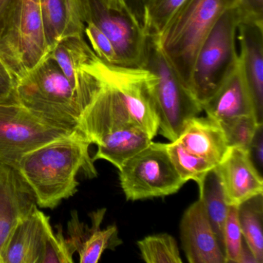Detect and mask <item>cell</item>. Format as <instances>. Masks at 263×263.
I'll use <instances>...</instances> for the list:
<instances>
[{"label":"cell","instance_id":"obj_1","mask_svg":"<svg viewBox=\"0 0 263 263\" xmlns=\"http://www.w3.org/2000/svg\"><path fill=\"white\" fill-rule=\"evenodd\" d=\"M90 143L75 128L70 135L47 143L20 160L15 169L30 187L36 204L53 209L78 192V174L97 176Z\"/></svg>","mask_w":263,"mask_h":263},{"label":"cell","instance_id":"obj_2","mask_svg":"<svg viewBox=\"0 0 263 263\" xmlns=\"http://www.w3.org/2000/svg\"><path fill=\"white\" fill-rule=\"evenodd\" d=\"M97 95L75 87L50 57L16 81L20 104L70 128H76Z\"/></svg>","mask_w":263,"mask_h":263},{"label":"cell","instance_id":"obj_3","mask_svg":"<svg viewBox=\"0 0 263 263\" xmlns=\"http://www.w3.org/2000/svg\"><path fill=\"white\" fill-rule=\"evenodd\" d=\"M238 0H186L162 31L150 36L189 89L197 54L215 23Z\"/></svg>","mask_w":263,"mask_h":263},{"label":"cell","instance_id":"obj_4","mask_svg":"<svg viewBox=\"0 0 263 263\" xmlns=\"http://www.w3.org/2000/svg\"><path fill=\"white\" fill-rule=\"evenodd\" d=\"M241 22L238 6L226 10L215 23L197 54L189 90L201 108L238 62L235 40Z\"/></svg>","mask_w":263,"mask_h":263},{"label":"cell","instance_id":"obj_5","mask_svg":"<svg viewBox=\"0 0 263 263\" xmlns=\"http://www.w3.org/2000/svg\"><path fill=\"white\" fill-rule=\"evenodd\" d=\"M49 54L40 0H16L0 35V60L16 81Z\"/></svg>","mask_w":263,"mask_h":263},{"label":"cell","instance_id":"obj_6","mask_svg":"<svg viewBox=\"0 0 263 263\" xmlns=\"http://www.w3.org/2000/svg\"><path fill=\"white\" fill-rule=\"evenodd\" d=\"M102 81L101 90L76 128L91 144L109 132L129 127H139L154 139L159 127L152 115L128 93Z\"/></svg>","mask_w":263,"mask_h":263},{"label":"cell","instance_id":"obj_7","mask_svg":"<svg viewBox=\"0 0 263 263\" xmlns=\"http://www.w3.org/2000/svg\"><path fill=\"white\" fill-rule=\"evenodd\" d=\"M144 67L156 75L154 92L159 118L158 132L170 142L175 141L186 123L198 116L202 108L150 36Z\"/></svg>","mask_w":263,"mask_h":263},{"label":"cell","instance_id":"obj_8","mask_svg":"<svg viewBox=\"0 0 263 263\" xmlns=\"http://www.w3.org/2000/svg\"><path fill=\"white\" fill-rule=\"evenodd\" d=\"M74 129L42 118L19 102L0 104V164L15 168L26 154Z\"/></svg>","mask_w":263,"mask_h":263},{"label":"cell","instance_id":"obj_9","mask_svg":"<svg viewBox=\"0 0 263 263\" xmlns=\"http://www.w3.org/2000/svg\"><path fill=\"white\" fill-rule=\"evenodd\" d=\"M119 180L130 201L168 196L187 182L175 169L165 144L154 141L124 163Z\"/></svg>","mask_w":263,"mask_h":263},{"label":"cell","instance_id":"obj_10","mask_svg":"<svg viewBox=\"0 0 263 263\" xmlns=\"http://www.w3.org/2000/svg\"><path fill=\"white\" fill-rule=\"evenodd\" d=\"M88 1L89 20L107 36L119 59L120 65L144 67L149 36L138 18L107 8L100 0Z\"/></svg>","mask_w":263,"mask_h":263},{"label":"cell","instance_id":"obj_11","mask_svg":"<svg viewBox=\"0 0 263 263\" xmlns=\"http://www.w3.org/2000/svg\"><path fill=\"white\" fill-rule=\"evenodd\" d=\"M215 168L228 205L238 206L263 194L262 176L247 149L229 147Z\"/></svg>","mask_w":263,"mask_h":263},{"label":"cell","instance_id":"obj_12","mask_svg":"<svg viewBox=\"0 0 263 263\" xmlns=\"http://www.w3.org/2000/svg\"><path fill=\"white\" fill-rule=\"evenodd\" d=\"M181 245L190 263H226L224 252L200 198L183 214Z\"/></svg>","mask_w":263,"mask_h":263},{"label":"cell","instance_id":"obj_13","mask_svg":"<svg viewBox=\"0 0 263 263\" xmlns=\"http://www.w3.org/2000/svg\"><path fill=\"white\" fill-rule=\"evenodd\" d=\"M52 229L49 217L35 206L13 229L0 255V263H41Z\"/></svg>","mask_w":263,"mask_h":263},{"label":"cell","instance_id":"obj_14","mask_svg":"<svg viewBox=\"0 0 263 263\" xmlns=\"http://www.w3.org/2000/svg\"><path fill=\"white\" fill-rule=\"evenodd\" d=\"M37 205L16 169L0 164V255L18 223Z\"/></svg>","mask_w":263,"mask_h":263},{"label":"cell","instance_id":"obj_15","mask_svg":"<svg viewBox=\"0 0 263 263\" xmlns=\"http://www.w3.org/2000/svg\"><path fill=\"white\" fill-rule=\"evenodd\" d=\"M202 109L207 117L218 123L237 117L255 115L257 118L255 102L239 58L232 71Z\"/></svg>","mask_w":263,"mask_h":263},{"label":"cell","instance_id":"obj_16","mask_svg":"<svg viewBox=\"0 0 263 263\" xmlns=\"http://www.w3.org/2000/svg\"><path fill=\"white\" fill-rule=\"evenodd\" d=\"M106 211L101 209L91 213L90 226L80 221L77 211L72 212L67 226L68 238L79 255L81 263L98 262L106 249H114L122 243L115 224L101 229Z\"/></svg>","mask_w":263,"mask_h":263},{"label":"cell","instance_id":"obj_17","mask_svg":"<svg viewBox=\"0 0 263 263\" xmlns=\"http://www.w3.org/2000/svg\"><path fill=\"white\" fill-rule=\"evenodd\" d=\"M40 4L50 53L64 38L84 36L90 18L87 0H40Z\"/></svg>","mask_w":263,"mask_h":263},{"label":"cell","instance_id":"obj_18","mask_svg":"<svg viewBox=\"0 0 263 263\" xmlns=\"http://www.w3.org/2000/svg\"><path fill=\"white\" fill-rule=\"evenodd\" d=\"M241 68L255 102L257 118L263 121V24L241 22L238 27Z\"/></svg>","mask_w":263,"mask_h":263},{"label":"cell","instance_id":"obj_19","mask_svg":"<svg viewBox=\"0 0 263 263\" xmlns=\"http://www.w3.org/2000/svg\"><path fill=\"white\" fill-rule=\"evenodd\" d=\"M175 141L215 167L222 161L230 147L220 123L209 117L196 116L189 120Z\"/></svg>","mask_w":263,"mask_h":263},{"label":"cell","instance_id":"obj_20","mask_svg":"<svg viewBox=\"0 0 263 263\" xmlns=\"http://www.w3.org/2000/svg\"><path fill=\"white\" fill-rule=\"evenodd\" d=\"M153 139L144 130L136 127L117 129L101 137L96 145L93 161L104 160L119 170L124 163L147 147Z\"/></svg>","mask_w":263,"mask_h":263},{"label":"cell","instance_id":"obj_21","mask_svg":"<svg viewBox=\"0 0 263 263\" xmlns=\"http://www.w3.org/2000/svg\"><path fill=\"white\" fill-rule=\"evenodd\" d=\"M243 238L257 262L263 263V194L238 206Z\"/></svg>","mask_w":263,"mask_h":263},{"label":"cell","instance_id":"obj_22","mask_svg":"<svg viewBox=\"0 0 263 263\" xmlns=\"http://www.w3.org/2000/svg\"><path fill=\"white\" fill-rule=\"evenodd\" d=\"M215 167L206 175L202 184L198 186L199 198L204 204L206 213L223 251V230L229 206L226 203Z\"/></svg>","mask_w":263,"mask_h":263},{"label":"cell","instance_id":"obj_23","mask_svg":"<svg viewBox=\"0 0 263 263\" xmlns=\"http://www.w3.org/2000/svg\"><path fill=\"white\" fill-rule=\"evenodd\" d=\"M165 145L175 169L185 181L192 180L200 186L206 175L215 167L209 161L186 150L178 141H172Z\"/></svg>","mask_w":263,"mask_h":263},{"label":"cell","instance_id":"obj_24","mask_svg":"<svg viewBox=\"0 0 263 263\" xmlns=\"http://www.w3.org/2000/svg\"><path fill=\"white\" fill-rule=\"evenodd\" d=\"M141 258L147 263H181L176 240L170 234L159 233L138 241Z\"/></svg>","mask_w":263,"mask_h":263},{"label":"cell","instance_id":"obj_25","mask_svg":"<svg viewBox=\"0 0 263 263\" xmlns=\"http://www.w3.org/2000/svg\"><path fill=\"white\" fill-rule=\"evenodd\" d=\"M186 0H155L143 9V27L148 36L159 34Z\"/></svg>","mask_w":263,"mask_h":263},{"label":"cell","instance_id":"obj_26","mask_svg":"<svg viewBox=\"0 0 263 263\" xmlns=\"http://www.w3.org/2000/svg\"><path fill=\"white\" fill-rule=\"evenodd\" d=\"M229 147H238L249 151L252 140L261 123L255 115L237 117L220 122Z\"/></svg>","mask_w":263,"mask_h":263},{"label":"cell","instance_id":"obj_27","mask_svg":"<svg viewBox=\"0 0 263 263\" xmlns=\"http://www.w3.org/2000/svg\"><path fill=\"white\" fill-rule=\"evenodd\" d=\"M238 206H229L223 230V252L226 263H238L243 248Z\"/></svg>","mask_w":263,"mask_h":263},{"label":"cell","instance_id":"obj_28","mask_svg":"<svg viewBox=\"0 0 263 263\" xmlns=\"http://www.w3.org/2000/svg\"><path fill=\"white\" fill-rule=\"evenodd\" d=\"M75 252L71 241L64 237L62 229L58 227V233L52 229L47 235L41 263H72Z\"/></svg>","mask_w":263,"mask_h":263},{"label":"cell","instance_id":"obj_29","mask_svg":"<svg viewBox=\"0 0 263 263\" xmlns=\"http://www.w3.org/2000/svg\"><path fill=\"white\" fill-rule=\"evenodd\" d=\"M84 36L95 54L101 61L107 64L120 65L118 54L110 40L91 20L86 23Z\"/></svg>","mask_w":263,"mask_h":263},{"label":"cell","instance_id":"obj_30","mask_svg":"<svg viewBox=\"0 0 263 263\" xmlns=\"http://www.w3.org/2000/svg\"><path fill=\"white\" fill-rule=\"evenodd\" d=\"M18 102L16 96V79L0 60V104Z\"/></svg>","mask_w":263,"mask_h":263},{"label":"cell","instance_id":"obj_31","mask_svg":"<svg viewBox=\"0 0 263 263\" xmlns=\"http://www.w3.org/2000/svg\"><path fill=\"white\" fill-rule=\"evenodd\" d=\"M241 22L263 24V0H238Z\"/></svg>","mask_w":263,"mask_h":263},{"label":"cell","instance_id":"obj_32","mask_svg":"<svg viewBox=\"0 0 263 263\" xmlns=\"http://www.w3.org/2000/svg\"><path fill=\"white\" fill-rule=\"evenodd\" d=\"M263 126L258 127L249 147V153L255 166L262 168L263 166Z\"/></svg>","mask_w":263,"mask_h":263},{"label":"cell","instance_id":"obj_33","mask_svg":"<svg viewBox=\"0 0 263 263\" xmlns=\"http://www.w3.org/2000/svg\"><path fill=\"white\" fill-rule=\"evenodd\" d=\"M107 8L123 14L127 15L130 17L138 18L135 12L129 6L127 0H100Z\"/></svg>","mask_w":263,"mask_h":263},{"label":"cell","instance_id":"obj_34","mask_svg":"<svg viewBox=\"0 0 263 263\" xmlns=\"http://www.w3.org/2000/svg\"><path fill=\"white\" fill-rule=\"evenodd\" d=\"M16 0H0V35L5 28L7 20Z\"/></svg>","mask_w":263,"mask_h":263},{"label":"cell","instance_id":"obj_35","mask_svg":"<svg viewBox=\"0 0 263 263\" xmlns=\"http://www.w3.org/2000/svg\"><path fill=\"white\" fill-rule=\"evenodd\" d=\"M238 263H258L254 257L253 254L249 250L248 246L243 245L242 251L240 255Z\"/></svg>","mask_w":263,"mask_h":263},{"label":"cell","instance_id":"obj_36","mask_svg":"<svg viewBox=\"0 0 263 263\" xmlns=\"http://www.w3.org/2000/svg\"><path fill=\"white\" fill-rule=\"evenodd\" d=\"M155 0H141V4L142 5V8L144 9L146 7H149L151 4H153Z\"/></svg>","mask_w":263,"mask_h":263}]
</instances>
